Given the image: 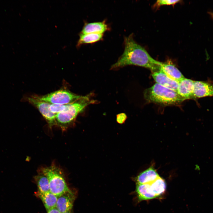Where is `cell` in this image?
<instances>
[{
  "label": "cell",
  "mask_w": 213,
  "mask_h": 213,
  "mask_svg": "<svg viewBox=\"0 0 213 213\" xmlns=\"http://www.w3.org/2000/svg\"><path fill=\"white\" fill-rule=\"evenodd\" d=\"M124 43L123 52L111 66V69L132 65L147 68L152 72L160 70L162 62L153 59L144 48L134 40L132 35L125 38Z\"/></svg>",
  "instance_id": "obj_1"
},
{
  "label": "cell",
  "mask_w": 213,
  "mask_h": 213,
  "mask_svg": "<svg viewBox=\"0 0 213 213\" xmlns=\"http://www.w3.org/2000/svg\"><path fill=\"white\" fill-rule=\"evenodd\" d=\"M144 95L147 101L165 106L180 104L184 100L177 92L156 83L145 90Z\"/></svg>",
  "instance_id": "obj_2"
},
{
  "label": "cell",
  "mask_w": 213,
  "mask_h": 213,
  "mask_svg": "<svg viewBox=\"0 0 213 213\" xmlns=\"http://www.w3.org/2000/svg\"><path fill=\"white\" fill-rule=\"evenodd\" d=\"M94 102V100H90L87 95L83 96L75 101L67 104V107L64 111L56 114V125L58 126L62 130H66L80 113L87 106Z\"/></svg>",
  "instance_id": "obj_3"
},
{
  "label": "cell",
  "mask_w": 213,
  "mask_h": 213,
  "mask_svg": "<svg viewBox=\"0 0 213 213\" xmlns=\"http://www.w3.org/2000/svg\"><path fill=\"white\" fill-rule=\"evenodd\" d=\"M40 170L47 177L50 192L58 197L71 191L66 183L62 170L54 163L49 167L41 168Z\"/></svg>",
  "instance_id": "obj_4"
},
{
  "label": "cell",
  "mask_w": 213,
  "mask_h": 213,
  "mask_svg": "<svg viewBox=\"0 0 213 213\" xmlns=\"http://www.w3.org/2000/svg\"><path fill=\"white\" fill-rule=\"evenodd\" d=\"M38 99L51 104H66L73 102L83 96L69 91L61 89L43 95H33Z\"/></svg>",
  "instance_id": "obj_5"
},
{
  "label": "cell",
  "mask_w": 213,
  "mask_h": 213,
  "mask_svg": "<svg viewBox=\"0 0 213 213\" xmlns=\"http://www.w3.org/2000/svg\"><path fill=\"white\" fill-rule=\"evenodd\" d=\"M28 101L36 107L47 122L51 128L56 125L55 117L56 114L52 113L50 110V104L40 100L33 95L27 98Z\"/></svg>",
  "instance_id": "obj_6"
},
{
  "label": "cell",
  "mask_w": 213,
  "mask_h": 213,
  "mask_svg": "<svg viewBox=\"0 0 213 213\" xmlns=\"http://www.w3.org/2000/svg\"><path fill=\"white\" fill-rule=\"evenodd\" d=\"M194 81L184 78L179 82L177 93L184 100L196 99L193 93Z\"/></svg>",
  "instance_id": "obj_7"
},
{
  "label": "cell",
  "mask_w": 213,
  "mask_h": 213,
  "mask_svg": "<svg viewBox=\"0 0 213 213\" xmlns=\"http://www.w3.org/2000/svg\"><path fill=\"white\" fill-rule=\"evenodd\" d=\"M193 93L196 99L213 96V84L206 82L194 81Z\"/></svg>",
  "instance_id": "obj_8"
},
{
  "label": "cell",
  "mask_w": 213,
  "mask_h": 213,
  "mask_svg": "<svg viewBox=\"0 0 213 213\" xmlns=\"http://www.w3.org/2000/svg\"><path fill=\"white\" fill-rule=\"evenodd\" d=\"M152 75L156 83L177 92L179 82L171 79L160 70L152 72Z\"/></svg>",
  "instance_id": "obj_9"
},
{
  "label": "cell",
  "mask_w": 213,
  "mask_h": 213,
  "mask_svg": "<svg viewBox=\"0 0 213 213\" xmlns=\"http://www.w3.org/2000/svg\"><path fill=\"white\" fill-rule=\"evenodd\" d=\"M74 197L71 191L64 193L58 197L56 207L61 213L70 211L73 206Z\"/></svg>",
  "instance_id": "obj_10"
},
{
  "label": "cell",
  "mask_w": 213,
  "mask_h": 213,
  "mask_svg": "<svg viewBox=\"0 0 213 213\" xmlns=\"http://www.w3.org/2000/svg\"><path fill=\"white\" fill-rule=\"evenodd\" d=\"M109 29L108 26L105 21L85 23L81 34H103Z\"/></svg>",
  "instance_id": "obj_11"
},
{
  "label": "cell",
  "mask_w": 213,
  "mask_h": 213,
  "mask_svg": "<svg viewBox=\"0 0 213 213\" xmlns=\"http://www.w3.org/2000/svg\"><path fill=\"white\" fill-rule=\"evenodd\" d=\"M160 70L171 79L178 82L185 78L180 71L170 62H162Z\"/></svg>",
  "instance_id": "obj_12"
},
{
  "label": "cell",
  "mask_w": 213,
  "mask_h": 213,
  "mask_svg": "<svg viewBox=\"0 0 213 213\" xmlns=\"http://www.w3.org/2000/svg\"><path fill=\"white\" fill-rule=\"evenodd\" d=\"M159 176L156 170L151 167L140 173L135 180L136 184H150Z\"/></svg>",
  "instance_id": "obj_13"
},
{
  "label": "cell",
  "mask_w": 213,
  "mask_h": 213,
  "mask_svg": "<svg viewBox=\"0 0 213 213\" xmlns=\"http://www.w3.org/2000/svg\"><path fill=\"white\" fill-rule=\"evenodd\" d=\"M136 192L140 201L156 198L151 190L150 184H136Z\"/></svg>",
  "instance_id": "obj_14"
},
{
  "label": "cell",
  "mask_w": 213,
  "mask_h": 213,
  "mask_svg": "<svg viewBox=\"0 0 213 213\" xmlns=\"http://www.w3.org/2000/svg\"><path fill=\"white\" fill-rule=\"evenodd\" d=\"M36 194L42 201L47 211L56 207L58 197L50 191L44 193L38 191Z\"/></svg>",
  "instance_id": "obj_15"
},
{
  "label": "cell",
  "mask_w": 213,
  "mask_h": 213,
  "mask_svg": "<svg viewBox=\"0 0 213 213\" xmlns=\"http://www.w3.org/2000/svg\"><path fill=\"white\" fill-rule=\"evenodd\" d=\"M34 178L38 188V191L42 193L50 191L48 179L41 171H39Z\"/></svg>",
  "instance_id": "obj_16"
},
{
  "label": "cell",
  "mask_w": 213,
  "mask_h": 213,
  "mask_svg": "<svg viewBox=\"0 0 213 213\" xmlns=\"http://www.w3.org/2000/svg\"><path fill=\"white\" fill-rule=\"evenodd\" d=\"M80 38L77 46L79 47L83 44L91 43L101 40L103 34L101 33L80 34Z\"/></svg>",
  "instance_id": "obj_17"
},
{
  "label": "cell",
  "mask_w": 213,
  "mask_h": 213,
  "mask_svg": "<svg viewBox=\"0 0 213 213\" xmlns=\"http://www.w3.org/2000/svg\"><path fill=\"white\" fill-rule=\"evenodd\" d=\"M150 184L151 190L156 197L160 196L166 190L165 181L160 176Z\"/></svg>",
  "instance_id": "obj_18"
},
{
  "label": "cell",
  "mask_w": 213,
  "mask_h": 213,
  "mask_svg": "<svg viewBox=\"0 0 213 213\" xmlns=\"http://www.w3.org/2000/svg\"><path fill=\"white\" fill-rule=\"evenodd\" d=\"M66 104H51L49 108L51 111L53 113L57 114L64 111L66 107Z\"/></svg>",
  "instance_id": "obj_19"
},
{
  "label": "cell",
  "mask_w": 213,
  "mask_h": 213,
  "mask_svg": "<svg viewBox=\"0 0 213 213\" xmlns=\"http://www.w3.org/2000/svg\"><path fill=\"white\" fill-rule=\"evenodd\" d=\"M180 1V0H159L154 4V7H158L164 5H173Z\"/></svg>",
  "instance_id": "obj_20"
},
{
  "label": "cell",
  "mask_w": 213,
  "mask_h": 213,
  "mask_svg": "<svg viewBox=\"0 0 213 213\" xmlns=\"http://www.w3.org/2000/svg\"><path fill=\"white\" fill-rule=\"evenodd\" d=\"M126 119V116L125 114H121L117 117V121L119 123L122 124L124 122Z\"/></svg>",
  "instance_id": "obj_21"
},
{
  "label": "cell",
  "mask_w": 213,
  "mask_h": 213,
  "mask_svg": "<svg viewBox=\"0 0 213 213\" xmlns=\"http://www.w3.org/2000/svg\"><path fill=\"white\" fill-rule=\"evenodd\" d=\"M47 213H61L56 207L48 211Z\"/></svg>",
  "instance_id": "obj_22"
},
{
  "label": "cell",
  "mask_w": 213,
  "mask_h": 213,
  "mask_svg": "<svg viewBox=\"0 0 213 213\" xmlns=\"http://www.w3.org/2000/svg\"><path fill=\"white\" fill-rule=\"evenodd\" d=\"M209 14L211 15V16L213 19V12H210Z\"/></svg>",
  "instance_id": "obj_23"
},
{
  "label": "cell",
  "mask_w": 213,
  "mask_h": 213,
  "mask_svg": "<svg viewBox=\"0 0 213 213\" xmlns=\"http://www.w3.org/2000/svg\"><path fill=\"white\" fill-rule=\"evenodd\" d=\"M63 213H71L70 211L64 212Z\"/></svg>",
  "instance_id": "obj_24"
}]
</instances>
